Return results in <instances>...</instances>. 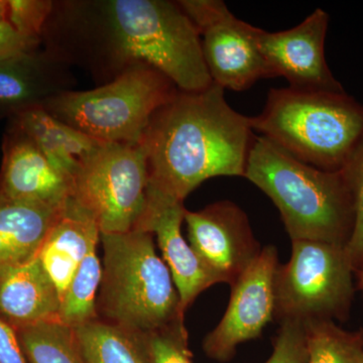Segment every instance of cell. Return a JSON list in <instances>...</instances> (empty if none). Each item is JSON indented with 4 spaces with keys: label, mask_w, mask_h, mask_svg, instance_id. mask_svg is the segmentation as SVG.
<instances>
[{
    "label": "cell",
    "mask_w": 363,
    "mask_h": 363,
    "mask_svg": "<svg viewBox=\"0 0 363 363\" xmlns=\"http://www.w3.org/2000/svg\"><path fill=\"white\" fill-rule=\"evenodd\" d=\"M266 363H308L304 323L281 322L274 341V350Z\"/></svg>",
    "instance_id": "obj_27"
},
{
    "label": "cell",
    "mask_w": 363,
    "mask_h": 363,
    "mask_svg": "<svg viewBox=\"0 0 363 363\" xmlns=\"http://www.w3.org/2000/svg\"><path fill=\"white\" fill-rule=\"evenodd\" d=\"M43 43L104 84L138 64L161 72L184 92L202 91L213 83L199 32L177 1L55 2Z\"/></svg>",
    "instance_id": "obj_1"
},
{
    "label": "cell",
    "mask_w": 363,
    "mask_h": 363,
    "mask_svg": "<svg viewBox=\"0 0 363 363\" xmlns=\"http://www.w3.org/2000/svg\"><path fill=\"white\" fill-rule=\"evenodd\" d=\"M0 194L57 209L73 196L74 178L56 168L23 133L9 123L4 136Z\"/></svg>",
    "instance_id": "obj_13"
},
{
    "label": "cell",
    "mask_w": 363,
    "mask_h": 363,
    "mask_svg": "<svg viewBox=\"0 0 363 363\" xmlns=\"http://www.w3.org/2000/svg\"><path fill=\"white\" fill-rule=\"evenodd\" d=\"M358 272H359V286L363 291V266L358 269Z\"/></svg>",
    "instance_id": "obj_31"
},
{
    "label": "cell",
    "mask_w": 363,
    "mask_h": 363,
    "mask_svg": "<svg viewBox=\"0 0 363 363\" xmlns=\"http://www.w3.org/2000/svg\"><path fill=\"white\" fill-rule=\"evenodd\" d=\"M250 119L260 136L325 171L343 169L363 140V105L344 90L272 89Z\"/></svg>",
    "instance_id": "obj_4"
},
{
    "label": "cell",
    "mask_w": 363,
    "mask_h": 363,
    "mask_svg": "<svg viewBox=\"0 0 363 363\" xmlns=\"http://www.w3.org/2000/svg\"><path fill=\"white\" fill-rule=\"evenodd\" d=\"M147 160L140 143H102L74 176L72 200L100 233L135 230L149 192Z\"/></svg>",
    "instance_id": "obj_8"
},
{
    "label": "cell",
    "mask_w": 363,
    "mask_h": 363,
    "mask_svg": "<svg viewBox=\"0 0 363 363\" xmlns=\"http://www.w3.org/2000/svg\"><path fill=\"white\" fill-rule=\"evenodd\" d=\"M73 332L83 363H150L142 334L99 319Z\"/></svg>",
    "instance_id": "obj_20"
},
{
    "label": "cell",
    "mask_w": 363,
    "mask_h": 363,
    "mask_svg": "<svg viewBox=\"0 0 363 363\" xmlns=\"http://www.w3.org/2000/svg\"><path fill=\"white\" fill-rule=\"evenodd\" d=\"M150 363H194L189 350L185 321L143 334Z\"/></svg>",
    "instance_id": "obj_25"
},
{
    "label": "cell",
    "mask_w": 363,
    "mask_h": 363,
    "mask_svg": "<svg viewBox=\"0 0 363 363\" xmlns=\"http://www.w3.org/2000/svg\"><path fill=\"white\" fill-rule=\"evenodd\" d=\"M7 0H0V21H7Z\"/></svg>",
    "instance_id": "obj_30"
},
{
    "label": "cell",
    "mask_w": 363,
    "mask_h": 363,
    "mask_svg": "<svg viewBox=\"0 0 363 363\" xmlns=\"http://www.w3.org/2000/svg\"><path fill=\"white\" fill-rule=\"evenodd\" d=\"M101 276V262L98 257L97 248H94L83 260L61 298L60 323L75 329L98 319L97 291Z\"/></svg>",
    "instance_id": "obj_21"
},
{
    "label": "cell",
    "mask_w": 363,
    "mask_h": 363,
    "mask_svg": "<svg viewBox=\"0 0 363 363\" xmlns=\"http://www.w3.org/2000/svg\"><path fill=\"white\" fill-rule=\"evenodd\" d=\"M186 210L184 202L149 188L147 207L136 227L156 238L184 313L200 294L216 284L182 234Z\"/></svg>",
    "instance_id": "obj_14"
},
{
    "label": "cell",
    "mask_w": 363,
    "mask_h": 363,
    "mask_svg": "<svg viewBox=\"0 0 363 363\" xmlns=\"http://www.w3.org/2000/svg\"><path fill=\"white\" fill-rule=\"evenodd\" d=\"M177 2L199 32L212 82L243 91L260 79L272 78L257 44L259 28L236 18L220 0Z\"/></svg>",
    "instance_id": "obj_9"
},
{
    "label": "cell",
    "mask_w": 363,
    "mask_h": 363,
    "mask_svg": "<svg viewBox=\"0 0 363 363\" xmlns=\"http://www.w3.org/2000/svg\"><path fill=\"white\" fill-rule=\"evenodd\" d=\"M54 6L52 0H7V21L23 37L42 42Z\"/></svg>",
    "instance_id": "obj_26"
},
{
    "label": "cell",
    "mask_w": 363,
    "mask_h": 363,
    "mask_svg": "<svg viewBox=\"0 0 363 363\" xmlns=\"http://www.w3.org/2000/svg\"><path fill=\"white\" fill-rule=\"evenodd\" d=\"M328 23V13L318 9L290 30L269 33L257 28V44L272 77L286 78L297 89L344 90L325 58Z\"/></svg>",
    "instance_id": "obj_12"
},
{
    "label": "cell",
    "mask_w": 363,
    "mask_h": 363,
    "mask_svg": "<svg viewBox=\"0 0 363 363\" xmlns=\"http://www.w3.org/2000/svg\"><path fill=\"white\" fill-rule=\"evenodd\" d=\"M353 272L343 245L293 240L290 259L274 276V318L279 323L346 319Z\"/></svg>",
    "instance_id": "obj_7"
},
{
    "label": "cell",
    "mask_w": 363,
    "mask_h": 363,
    "mask_svg": "<svg viewBox=\"0 0 363 363\" xmlns=\"http://www.w3.org/2000/svg\"><path fill=\"white\" fill-rule=\"evenodd\" d=\"M245 178L271 198L291 240L345 247L354 225L352 194L342 169L298 161L264 136H255Z\"/></svg>",
    "instance_id": "obj_3"
},
{
    "label": "cell",
    "mask_w": 363,
    "mask_h": 363,
    "mask_svg": "<svg viewBox=\"0 0 363 363\" xmlns=\"http://www.w3.org/2000/svg\"><path fill=\"white\" fill-rule=\"evenodd\" d=\"M154 240L140 229L101 234L98 319L142 335L185 321L173 277Z\"/></svg>",
    "instance_id": "obj_5"
},
{
    "label": "cell",
    "mask_w": 363,
    "mask_h": 363,
    "mask_svg": "<svg viewBox=\"0 0 363 363\" xmlns=\"http://www.w3.org/2000/svg\"><path fill=\"white\" fill-rule=\"evenodd\" d=\"M178 92L161 72L138 64L106 84L62 93L43 107L97 142L140 143L152 117Z\"/></svg>",
    "instance_id": "obj_6"
},
{
    "label": "cell",
    "mask_w": 363,
    "mask_h": 363,
    "mask_svg": "<svg viewBox=\"0 0 363 363\" xmlns=\"http://www.w3.org/2000/svg\"><path fill=\"white\" fill-rule=\"evenodd\" d=\"M308 363H363V331L343 330L333 320L305 322Z\"/></svg>",
    "instance_id": "obj_22"
},
{
    "label": "cell",
    "mask_w": 363,
    "mask_h": 363,
    "mask_svg": "<svg viewBox=\"0 0 363 363\" xmlns=\"http://www.w3.org/2000/svg\"><path fill=\"white\" fill-rule=\"evenodd\" d=\"M0 363H26L18 333L0 318Z\"/></svg>",
    "instance_id": "obj_29"
},
{
    "label": "cell",
    "mask_w": 363,
    "mask_h": 363,
    "mask_svg": "<svg viewBox=\"0 0 363 363\" xmlns=\"http://www.w3.org/2000/svg\"><path fill=\"white\" fill-rule=\"evenodd\" d=\"M223 88L179 90L150 119L140 145L149 188L179 201L214 177H245L255 135L250 117L227 104Z\"/></svg>",
    "instance_id": "obj_2"
},
{
    "label": "cell",
    "mask_w": 363,
    "mask_h": 363,
    "mask_svg": "<svg viewBox=\"0 0 363 363\" xmlns=\"http://www.w3.org/2000/svg\"><path fill=\"white\" fill-rule=\"evenodd\" d=\"M11 124L23 131L56 168L73 178L82 162L104 143L59 121L44 107L21 112L11 118Z\"/></svg>",
    "instance_id": "obj_19"
},
{
    "label": "cell",
    "mask_w": 363,
    "mask_h": 363,
    "mask_svg": "<svg viewBox=\"0 0 363 363\" xmlns=\"http://www.w3.org/2000/svg\"><path fill=\"white\" fill-rule=\"evenodd\" d=\"M61 297L39 257L0 269V318L14 330L59 322Z\"/></svg>",
    "instance_id": "obj_16"
},
{
    "label": "cell",
    "mask_w": 363,
    "mask_h": 363,
    "mask_svg": "<svg viewBox=\"0 0 363 363\" xmlns=\"http://www.w3.org/2000/svg\"><path fill=\"white\" fill-rule=\"evenodd\" d=\"M26 363H83L73 329L45 322L16 330Z\"/></svg>",
    "instance_id": "obj_23"
},
{
    "label": "cell",
    "mask_w": 363,
    "mask_h": 363,
    "mask_svg": "<svg viewBox=\"0 0 363 363\" xmlns=\"http://www.w3.org/2000/svg\"><path fill=\"white\" fill-rule=\"evenodd\" d=\"M65 207L57 209L0 194V269L37 257Z\"/></svg>",
    "instance_id": "obj_18"
},
{
    "label": "cell",
    "mask_w": 363,
    "mask_h": 363,
    "mask_svg": "<svg viewBox=\"0 0 363 363\" xmlns=\"http://www.w3.org/2000/svg\"><path fill=\"white\" fill-rule=\"evenodd\" d=\"M75 85L71 66L47 49L0 60V117L43 107Z\"/></svg>",
    "instance_id": "obj_15"
},
{
    "label": "cell",
    "mask_w": 363,
    "mask_h": 363,
    "mask_svg": "<svg viewBox=\"0 0 363 363\" xmlns=\"http://www.w3.org/2000/svg\"><path fill=\"white\" fill-rule=\"evenodd\" d=\"M278 250L267 245L231 285V297L221 321L205 337L203 350L217 362H229L238 345L259 337L274 317V276Z\"/></svg>",
    "instance_id": "obj_10"
},
{
    "label": "cell",
    "mask_w": 363,
    "mask_h": 363,
    "mask_svg": "<svg viewBox=\"0 0 363 363\" xmlns=\"http://www.w3.org/2000/svg\"><path fill=\"white\" fill-rule=\"evenodd\" d=\"M342 171L354 204V225L345 252L355 272L363 266V140Z\"/></svg>",
    "instance_id": "obj_24"
},
{
    "label": "cell",
    "mask_w": 363,
    "mask_h": 363,
    "mask_svg": "<svg viewBox=\"0 0 363 363\" xmlns=\"http://www.w3.org/2000/svg\"><path fill=\"white\" fill-rule=\"evenodd\" d=\"M184 221L189 245L216 284L233 285L262 252L247 214L233 202L186 210Z\"/></svg>",
    "instance_id": "obj_11"
},
{
    "label": "cell",
    "mask_w": 363,
    "mask_h": 363,
    "mask_svg": "<svg viewBox=\"0 0 363 363\" xmlns=\"http://www.w3.org/2000/svg\"><path fill=\"white\" fill-rule=\"evenodd\" d=\"M100 238L97 224L71 198L38 255L61 298L88 253L97 248Z\"/></svg>",
    "instance_id": "obj_17"
},
{
    "label": "cell",
    "mask_w": 363,
    "mask_h": 363,
    "mask_svg": "<svg viewBox=\"0 0 363 363\" xmlns=\"http://www.w3.org/2000/svg\"><path fill=\"white\" fill-rule=\"evenodd\" d=\"M42 42L23 37L9 21H0V60L39 49Z\"/></svg>",
    "instance_id": "obj_28"
}]
</instances>
